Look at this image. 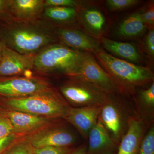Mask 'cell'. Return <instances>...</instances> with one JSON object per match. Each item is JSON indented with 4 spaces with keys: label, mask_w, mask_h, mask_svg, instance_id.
<instances>
[{
    "label": "cell",
    "mask_w": 154,
    "mask_h": 154,
    "mask_svg": "<svg viewBox=\"0 0 154 154\" xmlns=\"http://www.w3.org/2000/svg\"><path fill=\"white\" fill-rule=\"evenodd\" d=\"M54 31L41 22L15 20L2 24L0 41L6 47L25 55H33L57 40Z\"/></svg>",
    "instance_id": "obj_1"
},
{
    "label": "cell",
    "mask_w": 154,
    "mask_h": 154,
    "mask_svg": "<svg viewBox=\"0 0 154 154\" xmlns=\"http://www.w3.org/2000/svg\"><path fill=\"white\" fill-rule=\"evenodd\" d=\"M87 52L64 44L51 45L34 57L33 68L40 72H56L73 78L82 67Z\"/></svg>",
    "instance_id": "obj_2"
},
{
    "label": "cell",
    "mask_w": 154,
    "mask_h": 154,
    "mask_svg": "<svg viewBox=\"0 0 154 154\" xmlns=\"http://www.w3.org/2000/svg\"><path fill=\"white\" fill-rule=\"evenodd\" d=\"M6 104L12 110L46 118L63 117L68 109L62 99L50 88L30 96L11 98Z\"/></svg>",
    "instance_id": "obj_3"
},
{
    "label": "cell",
    "mask_w": 154,
    "mask_h": 154,
    "mask_svg": "<svg viewBox=\"0 0 154 154\" xmlns=\"http://www.w3.org/2000/svg\"><path fill=\"white\" fill-rule=\"evenodd\" d=\"M94 54L105 71L117 83L137 86L154 79L153 73L149 68L115 57L100 48Z\"/></svg>",
    "instance_id": "obj_4"
},
{
    "label": "cell",
    "mask_w": 154,
    "mask_h": 154,
    "mask_svg": "<svg viewBox=\"0 0 154 154\" xmlns=\"http://www.w3.org/2000/svg\"><path fill=\"white\" fill-rule=\"evenodd\" d=\"M74 79L60 88L63 95L70 103L82 107L104 106L110 103V94L84 81Z\"/></svg>",
    "instance_id": "obj_5"
},
{
    "label": "cell",
    "mask_w": 154,
    "mask_h": 154,
    "mask_svg": "<svg viewBox=\"0 0 154 154\" xmlns=\"http://www.w3.org/2000/svg\"><path fill=\"white\" fill-rule=\"evenodd\" d=\"M93 85L108 94L118 90V83L97 62L91 53L87 52L82 67L73 77Z\"/></svg>",
    "instance_id": "obj_6"
},
{
    "label": "cell",
    "mask_w": 154,
    "mask_h": 154,
    "mask_svg": "<svg viewBox=\"0 0 154 154\" xmlns=\"http://www.w3.org/2000/svg\"><path fill=\"white\" fill-rule=\"evenodd\" d=\"M76 141V138L67 130L59 127L40 130L29 135L24 142L33 147L45 146L70 147Z\"/></svg>",
    "instance_id": "obj_7"
},
{
    "label": "cell",
    "mask_w": 154,
    "mask_h": 154,
    "mask_svg": "<svg viewBox=\"0 0 154 154\" xmlns=\"http://www.w3.org/2000/svg\"><path fill=\"white\" fill-rule=\"evenodd\" d=\"M49 89L45 81L26 77L0 82V94L11 98L26 97Z\"/></svg>",
    "instance_id": "obj_8"
},
{
    "label": "cell",
    "mask_w": 154,
    "mask_h": 154,
    "mask_svg": "<svg viewBox=\"0 0 154 154\" xmlns=\"http://www.w3.org/2000/svg\"><path fill=\"white\" fill-rule=\"evenodd\" d=\"M34 57L21 54L3 44L0 59V76L20 74L33 68Z\"/></svg>",
    "instance_id": "obj_9"
},
{
    "label": "cell",
    "mask_w": 154,
    "mask_h": 154,
    "mask_svg": "<svg viewBox=\"0 0 154 154\" xmlns=\"http://www.w3.org/2000/svg\"><path fill=\"white\" fill-rule=\"evenodd\" d=\"M103 107L91 106L68 108L63 118L87 138L91 129L96 124Z\"/></svg>",
    "instance_id": "obj_10"
},
{
    "label": "cell",
    "mask_w": 154,
    "mask_h": 154,
    "mask_svg": "<svg viewBox=\"0 0 154 154\" xmlns=\"http://www.w3.org/2000/svg\"><path fill=\"white\" fill-rule=\"evenodd\" d=\"M54 31L57 39L65 45L73 49L94 53L100 48L99 42L96 39L80 30L58 28Z\"/></svg>",
    "instance_id": "obj_11"
},
{
    "label": "cell",
    "mask_w": 154,
    "mask_h": 154,
    "mask_svg": "<svg viewBox=\"0 0 154 154\" xmlns=\"http://www.w3.org/2000/svg\"><path fill=\"white\" fill-rule=\"evenodd\" d=\"M88 137L87 154H111L116 149V144L107 132L100 116Z\"/></svg>",
    "instance_id": "obj_12"
},
{
    "label": "cell",
    "mask_w": 154,
    "mask_h": 154,
    "mask_svg": "<svg viewBox=\"0 0 154 154\" xmlns=\"http://www.w3.org/2000/svg\"><path fill=\"white\" fill-rule=\"evenodd\" d=\"M14 129L17 133H27L38 130L49 124L50 121L46 117L30 113L11 110L8 113Z\"/></svg>",
    "instance_id": "obj_13"
},
{
    "label": "cell",
    "mask_w": 154,
    "mask_h": 154,
    "mask_svg": "<svg viewBox=\"0 0 154 154\" xmlns=\"http://www.w3.org/2000/svg\"><path fill=\"white\" fill-rule=\"evenodd\" d=\"M128 127L117 154H138L143 134L142 123L137 119H130L128 122Z\"/></svg>",
    "instance_id": "obj_14"
},
{
    "label": "cell",
    "mask_w": 154,
    "mask_h": 154,
    "mask_svg": "<svg viewBox=\"0 0 154 154\" xmlns=\"http://www.w3.org/2000/svg\"><path fill=\"white\" fill-rule=\"evenodd\" d=\"M44 1L42 0H12L10 1L9 11L16 20H35L43 11Z\"/></svg>",
    "instance_id": "obj_15"
},
{
    "label": "cell",
    "mask_w": 154,
    "mask_h": 154,
    "mask_svg": "<svg viewBox=\"0 0 154 154\" xmlns=\"http://www.w3.org/2000/svg\"><path fill=\"white\" fill-rule=\"evenodd\" d=\"M101 40L104 48L117 56L133 62H137L140 60V54L133 45L105 37H102Z\"/></svg>",
    "instance_id": "obj_16"
},
{
    "label": "cell",
    "mask_w": 154,
    "mask_h": 154,
    "mask_svg": "<svg viewBox=\"0 0 154 154\" xmlns=\"http://www.w3.org/2000/svg\"><path fill=\"white\" fill-rule=\"evenodd\" d=\"M146 28L141 18L140 12H136L128 17L119 25L117 33L124 38H134L141 35Z\"/></svg>",
    "instance_id": "obj_17"
},
{
    "label": "cell",
    "mask_w": 154,
    "mask_h": 154,
    "mask_svg": "<svg viewBox=\"0 0 154 154\" xmlns=\"http://www.w3.org/2000/svg\"><path fill=\"white\" fill-rule=\"evenodd\" d=\"M99 116L105 127L116 137H119L120 119L116 108L110 103L106 104L102 107Z\"/></svg>",
    "instance_id": "obj_18"
},
{
    "label": "cell",
    "mask_w": 154,
    "mask_h": 154,
    "mask_svg": "<svg viewBox=\"0 0 154 154\" xmlns=\"http://www.w3.org/2000/svg\"><path fill=\"white\" fill-rule=\"evenodd\" d=\"M82 19L88 29L93 33H101L105 26V17L102 13L96 9L89 8L83 11Z\"/></svg>",
    "instance_id": "obj_19"
},
{
    "label": "cell",
    "mask_w": 154,
    "mask_h": 154,
    "mask_svg": "<svg viewBox=\"0 0 154 154\" xmlns=\"http://www.w3.org/2000/svg\"><path fill=\"white\" fill-rule=\"evenodd\" d=\"M77 11L72 7H47L44 11V15L46 18L55 22H69L76 16Z\"/></svg>",
    "instance_id": "obj_20"
},
{
    "label": "cell",
    "mask_w": 154,
    "mask_h": 154,
    "mask_svg": "<svg viewBox=\"0 0 154 154\" xmlns=\"http://www.w3.org/2000/svg\"><path fill=\"white\" fill-rule=\"evenodd\" d=\"M25 143L30 154H69L74 149L70 147L54 146H45L36 148Z\"/></svg>",
    "instance_id": "obj_21"
},
{
    "label": "cell",
    "mask_w": 154,
    "mask_h": 154,
    "mask_svg": "<svg viewBox=\"0 0 154 154\" xmlns=\"http://www.w3.org/2000/svg\"><path fill=\"white\" fill-rule=\"evenodd\" d=\"M138 154H154V128L152 127L142 140Z\"/></svg>",
    "instance_id": "obj_22"
},
{
    "label": "cell",
    "mask_w": 154,
    "mask_h": 154,
    "mask_svg": "<svg viewBox=\"0 0 154 154\" xmlns=\"http://www.w3.org/2000/svg\"><path fill=\"white\" fill-rule=\"evenodd\" d=\"M106 4L111 11H119L137 5L138 0H107Z\"/></svg>",
    "instance_id": "obj_23"
},
{
    "label": "cell",
    "mask_w": 154,
    "mask_h": 154,
    "mask_svg": "<svg viewBox=\"0 0 154 154\" xmlns=\"http://www.w3.org/2000/svg\"><path fill=\"white\" fill-rule=\"evenodd\" d=\"M14 129L10 119L6 116H0V138L14 134Z\"/></svg>",
    "instance_id": "obj_24"
},
{
    "label": "cell",
    "mask_w": 154,
    "mask_h": 154,
    "mask_svg": "<svg viewBox=\"0 0 154 154\" xmlns=\"http://www.w3.org/2000/svg\"><path fill=\"white\" fill-rule=\"evenodd\" d=\"M79 2L74 0H46L43 2L44 8L45 7H64L75 8L78 6Z\"/></svg>",
    "instance_id": "obj_25"
},
{
    "label": "cell",
    "mask_w": 154,
    "mask_h": 154,
    "mask_svg": "<svg viewBox=\"0 0 154 154\" xmlns=\"http://www.w3.org/2000/svg\"><path fill=\"white\" fill-rule=\"evenodd\" d=\"M2 154H30L25 143L23 142L14 144Z\"/></svg>",
    "instance_id": "obj_26"
},
{
    "label": "cell",
    "mask_w": 154,
    "mask_h": 154,
    "mask_svg": "<svg viewBox=\"0 0 154 154\" xmlns=\"http://www.w3.org/2000/svg\"><path fill=\"white\" fill-rule=\"evenodd\" d=\"M140 16L144 24L149 26L151 29L154 28V9L153 6L148 9L145 12L141 13Z\"/></svg>",
    "instance_id": "obj_27"
},
{
    "label": "cell",
    "mask_w": 154,
    "mask_h": 154,
    "mask_svg": "<svg viewBox=\"0 0 154 154\" xmlns=\"http://www.w3.org/2000/svg\"><path fill=\"white\" fill-rule=\"evenodd\" d=\"M141 98L147 105H154V84L153 83L150 87L146 90L142 91Z\"/></svg>",
    "instance_id": "obj_28"
},
{
    "label": "cell",
    "mask_w": 154,
    "mask_h": 154,
    "mask_svg": "<svg viewBox=\"0 0 154 154\" xmlns=\"http://www.w3.org/2000/svg\"><path fill=\"white\" fill-rule=\"evenodd\" d=\"M146 49L149 55L153 57L154 56V28L150 30L146 36L145 41Z\"/></svg>",
    "instance_id": "obj_29"
},
{
    "label": "cell",
    "mask_w": 154,
    "mask_h": 154,
    "mask_svg": "<svg viewBox=\"0 0 154 154\" xmlns=\"http://www.w3.org/2000/svg\"><path fill=\"white\" fill-rule=\"evenodd\" d=\"M16 136L13 134L7 137L0 138V154H2L6 150L14 144L16 140Z\"/></svg>",
    "instance_id": "obj_30"
},
{
    "label": "cell",
    "mask_w": 154,
    "mask_h": 154,
    "mask_svg": "<svg viewBox=\"0 0 154 154\" xmlns=\"http://www.w3.org/2000/svg\"><path fill=\"white\" fill-rule=\"evenodd\" d=\"M10 1L0 0V16L4 15L9 11Z\"/></svg>",
    "instance_id": "obj_31"
},
{
    "label": "cell",
    "mask_w": 154,
    "mask_h": 154,
    "mask_svg": "<svg viewBox=\"0 0 154 154\" xmlns=\"http://www.w3.org/2000/svg\"><path fill=\"white\" fill-rule=\"evenodd\" d=\"M87 147L85 145H83L75 149H74L69 154H87Z\"/></svg>",
    "instance_id": "obj_32"
},
{
    "label": "cell",
    "mask_w": 154,
    "mask_h": 154,
    "mask_svg": "<svg viewBox=\"0 0 154 154\" xmlns=\"http://www.w3.org/2000/svg\"><path fill=\"white\" fill-rule=\"evenodd\" d=\"M3 44L0 41V59H1V55H2V49Z\"/></svg>",
    "instance_id": "obj_33"
}]
</instances>
